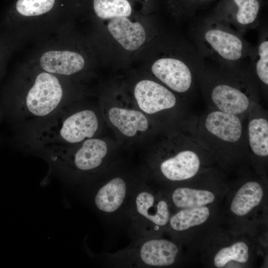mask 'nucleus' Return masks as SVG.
Here are the masks:
<instances>
[{
	"instance_id": "f257e3e1",
	"label": "nucleus",
	"mask_w": 268,
	"mask_h": 268,
	"mask_svg": "<svg viewBox=\"0 0 268 268\" xmlns=\"http://www.w3.org/2000/svg\"><path fill=\"white\" fill-rule=\"evenodd\" d=\"M46 118L32 134L34 145L40 149L83 142L92 138L98 127L97 117L90 110L66 115L60 109Z\"/></svg>"
},
{
	"instance_id": "f03ea898",
	"label": "nucleus",
	"mask_w": 268,
	"mask_h": 268,
	"mask_svg": "<svg viewBox=\"0 0 268 268\" xmlns=\"http://www.w3.org/2000/svg\"><path fill=\"white\" fill-rule=\"evenodd\" d=\"M64 90L54 74L42 72L36 76L21 103V111L35 118H46L63 108Z\"/></svg>"
},
{
	"instance_id": "7ed1b4c3",
	"label": "nucleus",
	"mask_w": 268,
	"mask_h": 268,
	"mask_svg": "<svg viewBox=\"0 0 268 268\" xmlns=\"http://www.w3.org/2000/svg\"><path fill=\"white\" fill-rule=\"evenodd\" d=\"M133 206V219L145 236L149 228L158 230L169 223L171 214L168 202L151 190H139L134 196Z\"/></svg>"
},
{
	"instance_id": "20e7f679",
	"label": "nucleus",
	"mask_w": 268,
	"mask_h": 268,
	"mask_svg": "<svg viewBox=\"0 0 268 268\" xmlns=\"http://www.w3.org/2000/svg\"><path fill=\"white\" fill-rule=\"evenodd\" d=\"M201 127L206 138L220 147H234L242 140V123L234 114L211 111L202 119Z\"/></svg>"
},
{
	"instance_id": "39448f33",
	"label": "nucleus",
	"mask_w": 268,
	"mask_h": 268,
	"mask_svg": "<svg viewBox=\"0 0 268 268\" xmlns=\"http://www.w3.org/2000/svg\"><path fill=\"white\" fill-rule=\"evenodd\" d=\"M202 35L207 48L223 62H238L248 51L242 38L226 27L212 25L205 28Z\"/></svg>"
},
{
	"instance_id": "423d86ee",
	"label": "nucleus",
	"mask_w": 268,
	"mask_h": 268,
	"mask_svg": "<svg viewBox=\"0 0 268 268\" xmlns=\"http://www.w3.org/2000/svg\"><path fill=\"white\" fill-rule=\"evenodd\" d=\"M208 97L215 110L239 116L248 112L254 104L242 88L225 81L213 84L208 90Z\"/></svg>"
},
{
	"instance_id": "0eeeda50",
	"label": "nucleus",
	"mask_w": 268,
	"mask_h": 268,
	"mask_svg": "<svg viewBox=\"0 0 268 268\" xmlns=\"http://www.w3.org/2000/svg\"><path fill=\"white\" fill-rule=\"evenodd\" d=\"M179 251L178 246L172 241L146 238L132 250L130 258L142 266H170L175 263Z\"/></svg>"
},
{
	"instance_id": "6e6552de",
	"label": "nucleus",
	"mask_w": 268,
	"mask_h": 268,
	"mask_svg": "<svg viewBox=\"0 0 268 268\" xmlns=\"http://www.w3.org/2000/svg\"><path fill=\"white\" fill-rule=\"evenodd\" d=\"M151 70L158 79L176 92H187L192 86V70L190 67L180 60L172 58L159 59L153 64Z\"/></svg>"
},
{
	"instance_id": "1a4fd4ad",
	"label": "nucleus",
	"mask_w": 268,
	"mask_h": 268,
	"mask_svg": "<svg viewBox=\"0 0 268 268\" xmlns=\"http://www.w3.org/2000/svg\"><path fill=\"white\" fill-rule=\"evenodd\" d=\"M134 94L139 107L153 114L173 108L176 104L174 94L164 86L151 80H143L136 84Z\"/></svg>"
},
{
	"instance_id": "9d476101",
	"label": "nucleus",
	"mask_w": 268,
	"mask_h": 268,
	"mask_svg": "<svg viewBox=\"0 0 268 268\" xmlns=\"http://www.w3.org/2000/svg\"><path fill=\"white\" fill-rule=\"evenodd\" d=\"M201 164L199 153L190 147L164 160L160 165V170L167 179L182 181L196 176L200 170Z\"/></svg>"
},
{
	"instance_id": "9b49d317",
	"label": "nucleus",
	"mask_w": 268,
	"mask_h": 268,
	"mask_svg": "<svg viewBox=\"0 0 268 268\" xmlns=\"http://www.w3.org/2000/svg\"><path fill=\"white\" fill-rule=\"evenodd\" d=\"M129 191L123 179L119 177L113 178L96 190L93 197L94 205L103 213H115L126 201Z\"/></svg>"
},
{
	"instance_id": "f8f14e48",
	"label": "nucleus",
	"mask_w": 268,
	"mask_h": 268,
	"mask_svg": "<svg viewBox=\"0 0 268 268\" xmlns=\"http://www.w3.org/2000/svg\"><path fill=\"white\" fill-rule=\"evenodd\" d=\"M41 67L52 74L69 75L81 70L85 64L83 58L70 51H49L40 59Z\"/></svg>"
},
{
	"instance_id": "ddd939ff",
	"label": "nucleus",
	"mask_w": 268,
	"mask_h": 268,
	"mask_svg": "<svg viewBox=\"0 0 268 268\" xmlns=\"http://www.w3.org/2000/svg\"><path fill=\"white\" fill-rule=\"evenodd\" d=\"M108 29L113 38L126 50L134 51L144 42L146 35L142 25L132 22L127 17L111 18Z\"/></svg>"
},
{
	"instance_id": "4468645a",
	"label": "nucleus",
	"mask_w": 268,
	"mask_h": 268,
	"mask_svg": "<svg viewBox=\"0 0 268 268\" xmlns=\"http://www.w3.org/2000/svg\"><path fill=\"white\" fill-rule=\"evenodd\" d=\"M255 104V103H254ZM252 105L247 125V139L250 150L256 156L265 158L268 155V121L262 110Z\"/></svg>"
},
{
	"instance_id": "2eb2a0df",
	"label": "nucleus",
	"mask_w": 268,
	"mask_h": 268,
	"mask_svg": "<svg viewBox=\"0 0 268 268\" xmlns=\"http://www.w3.org/2000/svg\"><path fill=\"white\" fill-rule=\"evenodd\" d=\"M108 116L112 124L128 136H134L137 131L144 132L148 127L146 118L138 111L113 107Z\"/></svg>"
},
{
	"instance_id": "dca6fc26",
	"label": "nucleus",
	"mask_w": 268,
	"mask_h": 268,
	"mask_svg": "<svg viewBox=\"0 0 268 268\" xmlns=\"http://www.w3.org/2000/svg\"><path fill=\"white\" fill-rule=\"evenodd\" d=\"M263 196V188L258 182H247L235 194L231 203V211L237 216L245 215L260 204Z\"/></svg>"
},
{
	"instance_id": "f3484780",
	"label": "nucleus",
	"mask_w": 268,
	"mask_h": 268,
	"mask_svg": "<svg viewBox=\"0 0 268 268\" xmlns=\"http://www.w3.org/2000/svg\"><path fill=\"white\" fill-rule=\"evenodd\" d=\"M215 197L208 190L179 187L171 195L173 204L179 208L205 206L212 203Z\"/></svg>"
},
{
	"instance_id": "a211bd4d",
	"label": "nucleus",
	"mask_w": 268,
	"mask_h": 268,
	"mask_svg": "<svg viewBox=\"0 0 268 268\" xmlns=\"http://www.w3.org/2000/svg\"><path fill=\"white\" fill-rule=\"evenodd\" d=\"M210 215L205 206L182 208L170 216L169 224L172 229L182 231L205 222Z\"/></svg>"
},
{
	"instance_id": "6ab92c4d",
	"label": "nucleus",
	"mask_w": 268,
	"mask_h": 268,
	"mask_svg": "<svg viewBox=\"0 0 268 268\" xmlns=\"http://www.w3.org/2000/svg\"><path fill=\"white\" fill-rule=\"evenodd\" d=\"M233 0L237 7V10L230 23L241 30L254 26L260 10L258 0Z\"/></svg>"
},
{
	"instance_id": "aec40b11",
	"label": "nucleus",
	"mask_w": 268,
	"mask_h": 268,
	"mask_svg": "<svg viewBox=\"0 0 268 268\" xmlns=\"http://www.w3.org/2000/svg\"><path fill=\"white\" fill-rule=\"evenodd\" d=\"M93 6L96 15L104 19L128 17L132 13L128 0H93Z\"/></svg>"
},
{
	"instance_id": "412c9836",
	"label": "nucleus",
	"mask_w": 268,
	"mask_h": 268,
	"mask_svg": "<svg viewBox=\"0 0 268 268\" xmlns=\"http://www.w3.org/2000/svg\"><path fill=\"white\" fill-rule=\"evenodd\" d=\"M249 258L248 245L245 243L240 241L221 249L215 255L213 262L216 268H221L232 261L240 263H246Z\"/></svg>"
},
{
	"instance_id": "4be33fe9",
	"label": "nucleus",
	"mask_w": 268,
	"mask_h": 268,
	"mask_svg": "<svg viewBox=\"0 0 268 268\" xmlns=\"http://www.w3.org/2000/svg\"><path fill=\"white\" fill-rule=\"evenodd\" d=\"M57 2V0H17L14 9L23 16H38L53 10Z\"/></svg>"
},
{
	"instance_id": "5701e85b",
	"label": "nucleus",
	"mask_w": 268,
	"mask_h": 268,
	"mask_svg": "<svg viewBox=\"0 0 268 268\" xmlns=\"http://www.w3.org/2000/svg\"><path fill=\"white\" fill-rule=\"evenodd\" d=\"M255 62V72L262 85H268V41L267 38L261 40L257 47Z\"/></svg>"
}]
</instances>
